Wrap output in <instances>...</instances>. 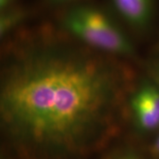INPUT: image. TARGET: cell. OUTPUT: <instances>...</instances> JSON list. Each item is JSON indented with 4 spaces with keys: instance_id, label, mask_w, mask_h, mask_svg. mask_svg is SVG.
<instances>
[{
    "instance_id": "30bf717a",
    "label": "cell",
    "mask_w": 159,
    "mask_h": 159,
    "mask_svg": "<svg viewBox=\"0 0 159 159\" xmlns=\"http://www.w3.org/2000/svg\"><path fill=\"white\" fill-rule=\"evenodd\" d=\"M54 1H58V2H62V1H68V0H54Z\"/></svg>"
},
{
    "instance_id": "6da1fadb",
    "label": "cell",
    "mask_w": 159,
    "mask_h": 159,
    "mask_svg": "<svg viewBox=\"0 0 159 159\" xmlns=\"http://www.w3.org/2000/svg\"><path fill=\"white\" fill-rule=\"evenodd\" d=\"M124 86L118 69L93 54L58 46L32 49L5 71L2 126L35 152L74 153L117 119Z\"/></svg>"
},
{
    "instance_id": "ba28073f",
    "label": "cell",
    "mask_w": 159,
    "mask_h": 159,
    "mask_svg": "<svg viewBox=\"0 0 159 159\" xmlns=\"http://www.w3.org/2000/svg\"><path fill=\"white\" fill-rule=\"evenodd\" d=\"M155 76L157 80V82H158V86H159V67L156 69V74H155Z\"/></svg>"
},
{
    "instance_id": "8992f818",
    "label": "cell",
    "mask_w": 159,
    "mask_h": 159,
    "mask_svg": "<svg viewBox=\"0 0 159 159\" xmlns=\"http://www.w3.org/2000/svg\"><path fill=\"white\" fill-rule=\"evenodd\" d=\"M12 2H13V0H0V7H1V9L2 10L4 9V11L6 10L12 4Z\"/></svg>"
},
{
    "instance_id": "277c9868",
    "label": "cell",
    "mask_w": 159,
    "mask_h": 159,
    "mask_svg": "<svg viewBox=\"0 0 159 159\" xmlns=\"http://www.w3.org/2000/svg\"><path fill=\"white\" fill-rule=\"evenodd\" d=\"M126 22L137 29L145 28L152 15V0H112Z\"/></svg>"
},
{
    "instance_id": "7a4b0ae2",
    "label": "cell",
    "mask_w": 159,
    "mask_h": 159,
    "mask_svg": "<svg viewBox=\"0 0 159 159\" xmlns=\"http://www.w3.org/2000/svg\"><path fill=\"white\" fill-rule=\"evenodd\" d=\"M64 26L81 42L95 49L118 55L134 53V47L125 34L96 7L76 6L66 14Z\"/></svg>"
},
{
    "instance_id": "9c48e42d",
    "label": "cell",
    "mask_w": 159,
    "mask_h": 159,
    "mask_svg": "<svg viewBox=\"0 0 159 159\" xmlns=\"http://www.w3.org/2000/svg\"><path fill=\"white\" fill-rule=\"evenodd\" d=\"M118 159H138L134 157H131V156H125V157H119Z\"/></svg>"
},
{
    "instance_id": "5b68a950",
    "label": "cell",
    "mask_w": 159,
    "mask_h": 159,
    "mask_svg": "<svg viewBox=\"0 0 159 159\" xmlns=\"http://www.w3.org/2000/svg\"><path fill=\"white\" fill-rule=\"evenodd\" d=\"M22 12L18 10H5L2 13L0 20V32L1 34H5L13 27H15L18 23L22 20Z\"/></svg>"
},
{
    "instance_id": "52a82bcc",
    "label": "cell",
    "mask_w": 159,
    "mask_h": 159,
    "mask_svg": "<svg viewBox=\"0 0 159 159\" xmlns=\"http://www.w3.org/2000/svg\"><path fill=\"white\" fill-rule=\"evenodd\" d=\"M154 148L155 150L159 154V136L157 137V139L156 140V142H155V146H154Z\"/></svg>"
},
{
    "instance_id": "3957f363",
    "label": "cell",
    "mask_w": 159,
    "mask_h": 159,
    "mask_svg": "<svg viewBox=\"0 0 159 159\" xmlns=\"http://www.w3.org/2000/svg\"><path fill=\"white\" fill-rule=\"evenodd\" d=\"M131 109L137 126L142 130L159 127V87L144 82L133 94Z\"/></svg>"
}]
</instances>
